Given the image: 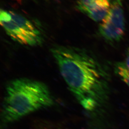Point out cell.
I'll return each instance as SVG.
<instances>
[{
    "label": "cell",
    "mask_w": 129,
    "mask_h": 129,
    "mask_svg": "<svg viewBox=\"0 0 129 129\" xmlns=\"http://www.w3.org/2000/svg\"><path fill=\"white\" fill-rule=\"evenodd\" d=\"M54 100L44 83L18 78L8 84L4 97L2 119L4 124L13 122L32 112L53 105Z\"/></svg>",
    "instance_id": "obj_2"
},
{
    "label": "cell",
    "mask_w": 129,
    "mask_h": 129,
    "mask_svg": "<svg viewBox=\"0 0 129 129\" xmlns=\"http://www.w3.org/2000/svg\"><path fill=\"white\" fill-rule=\"evenodd\" d=\"M112 3L111 0H77L76 7L93 21L99 22L107 16Z\"/></svg>",
    "instance_id": "obj_5"
},
{
    "label": "cell",
    "mask_w": 129,
    "mask_h": 129,
    "mask_svg": "<svg viewBox=\"0 0 129 129\" xmlns=\"http://www.w3.org/2000/svg\"><path fill=\"white\" fill-rule=\"evenodd\" d=\"M99 28V33L104 39L115 43L120 41L125 32V18L122 0H113L110 11L102 20Z\"/></svg>",
    "instance_id": "obj_4"
},
{
    "label": "cell",
    "mask_w": 129,
    "mask_h": 129,
    "mask_svg": "<svg viewBox=\"0 0 129 129\" xmlns=\"http://www.w3.org/2000/svg\"><path fill=\"white\" fill-rule=\"evenodd\" d=\"M115 73L129 87V69L124 62H117L115 64Z\"/></svg>",
    "instance_id": "obj_6"
},
{
    "label": "cell",
    "mask_w": 129,
    "mask_h": 129,
    "mask_svg": "<svg viewBox=\"0 0 129 129\" xmlns=\"http://www.w3.org/2000/svg\"><path fill=\"white\" fill-rule=\"evenodd\" d=\"M0 23L8 35L19 44L37 46L44 41L43 34L40 29L19 13L1 9Z\"/></svg>",
    "instance_id": "obj_3"
},
{
    "label": "cell",
    "mask_w": 129,
    "mask_h": 129,
    "mask_svg": "<svg viewBox=\"0 0 129 129\" xmlns=\"http://www.w3.org/2000/svg\"><path fill=\"white\" fill-rule=\"evenodd\" d=\"M61 76L83 108L94 112L109 99L110 78L94 55L84 49L56 46L51 50Z\"/></svg>",
    "instance_id": "obj_1"
},
{
    "label": "cell",
    "mask_w": 129,
    "mask_h": 129,
    "mask_svg": "<svg viewBox=\"0 0 129 129\" xmlns=\"http://www.w3.org/2000/svg\"><path fill=\"white\" fill-rule=\"evenodd\" d=\"M124 63L129 69V46L126 54L125 59Z\"/></svg>",
    "instance_id": "obj_7"
}]
</instances>
